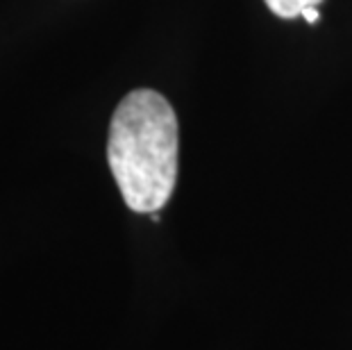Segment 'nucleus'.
Masks as SVG:
<instances>
[{"mask_svg":"<svg viewBox=\"0 0 352 350\" xmlns=\"http://www.w3.org/2000/svg\"><path fill=\"white\" fill-rule=\"evenodd\" d=\"M107 160L125 205L137 214L160 212L177 180V116L153 89L130 91L109 125Z\"/></svg>","mask_w":352,"mask_h":350,"instance_id":"obj_1","label":"nucleus"},{"mask_svg":"<svg viewBox=\"0 0 352 350\" xmlns=\"http://www.w3.org/2000/svg\"><path fill=\"white\" fill-rule=\"evenodd\" d=\"M323 0H266L268 10L280 19H298L305 7H316Z\"/></svg>","mask_w":352,"mask_h":350,"instance_id":"obj_2","label":"nucleus"},{"mask_svg":"<svg viewBox=\"0 0 352 350\" xmlns=\"http://www.w3.org/2000/svg\"><path fill=\"white\" fill-rule=\"evenodd\" d=\"M300 17L307 21V23H318V19H320V14H318V10H316V7H305V10H302V14H300Z\"/></svg>","mask_w":352,"mask_h":350,"instance_id":"obj_3","label":"nucleus"}]
</instances>
